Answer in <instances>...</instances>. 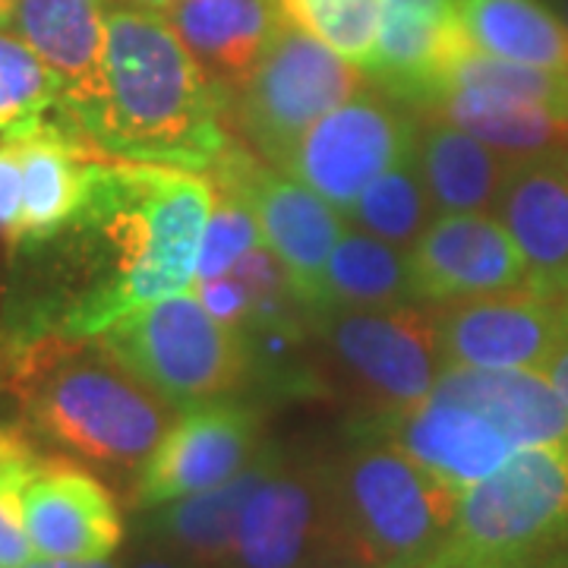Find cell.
<instances>
[{
  "label": "cell",
  "mask_w": 568,
  "mask_h": 568,
  "mask_svg": "<svg viewBox=\"0 0 568 568\" xmlns=\"http://www.w3.org/2000/svg\"><path fill=\"white\" fill-rule=\"evenodd\" d=\"M200 301L203 306L227 328H234V332H244V325L250 323V316H253V297H250V291H246V284L237 278V275H219V278H212V282H200Z\"/></svg>",
  "instance_id": "obj_32"
},
{
  "label": "cell",
  "mask_w": 568,
  "mask_h": 568,
  "mask_svg": "<svg viewBox=\"0 0 568 568\" xmlns=\"http://www.w3.org/2000/svg\"><path fill=\"white\" fill-rule=\"evenodd\" d=\"M420 568H439V566H436V562H433V559H429V562H424V566H420Z\"/></svg>",
  "instance_id": "obj_38"
},
{
  "label": "cell",
  "mask_w": 568,
  "mask_h": 568,
  "mask_svg": "<svg viewBox=\"0 0 568 568\" xmlns=\"http://www.w3.org/2000/svg\"><path fill=\"white\" fill-rule=\"evenodd\" d=\"M190 562H183L181 556H164V552H149L142 556L140 562H133L130 568H186Z\"/></svg>",
  "instance_id": "obj_34"
},
{
  "label": "cell",
  "mask_w": 568,
  "mask_h": 568,
  "mask_svg": "<svg viewBox=\"0 0 568 568\" xmlns=\"http://www.w3.org/2000/svg\"><path fill=\"white\" fill-rule=\"evenodd\" d=\"M10 13H13V0H0V29L10 26Z\"/></svg>",
  "instance_id": "obj_36"
},
{
  "label": "cell",
  "mask_w": 568,
  "mask_h": 568,
  "mask_svg": "<svg viewBox=\"0 0 568 568\" xmlns=\"http://www.w3.org/2000/svg\"><path fill=\"white\" fill-rule=\"evenodd\" d=\"M436 320L443 369H547L549 357L568 332L559 297L530 287L443 304Z\"/></svg>",
  "instance_id": "obj_12"
},
{
  "label": "cell",
  "mask_w": 568,
  "mask_h": 568,
  "mask_svg": "<svg viewBox=\"0 0 568 568\" xmlns=\"http://www.w3.org/2000/svg\"><path fill=\"white\" fill-rule=\"evenodd\" d=\"M458 29L487 58L568 73V29L547 0H458Z\"/></svg>",
  "instance_id": "obj_24"
},
{
  "label": "cell",
  "mask_w": 568,
  "mask_h": 568,
  "mask_svg": "<svg viewBox=\"0 0 568 568\" xmlns=\"http://www.w3.org/2000/svg\"><path fill=\"white\" fill-rule=\"evenodd\" d=\"M361 82L354 63L284 20L256 70L224 99V121L231 136H244L265 164L282 171L294 142L328 111L354 99Z\"/></svg>",
  "instance_id": "obj_7"
},
{
  "label": "cell",
  "mask_w": 568,
  "mask_h": 568,
  "mask_svg": "<svg viewBox=\"0 0 568 568\" xmlns=\"http://www.w3.org/2000/svg\"><path fill=\"white\" fill-rule=\"evenodd\" d=\"M162 13L222 99L244 85L284 22L278 0H174Z\"/></svg>",
  "instance_id": "obj_20"
},
{
  "label": "cell",
  "mask_w": 568,
  "mask_h": 568,
  "mask_svg": "<svg viewBox=\"0 0 568 568\" xmlns=\"http://www.w3.org/2000/svg\"><path fill=\"white\" fill-rule=\"evenodd\" d=\"M205 178L219 193H234L253 209L263 244L282 263L294 297L306 310H316L328 256L345 234L342 212L304 183L272 171L237 142L224 149Z\"/></svg>",
  "instance_id": "obj_9"
},
{
  "label": "cell",
  "mask_w": 568,
  "mask_h": 568,
  "mask_svg": "<svg viewBox=\"0 0 568 568\" xmlns=\"http://www.w3.org/2000/svg\"><path fill=\"white\" fill-rule=\"evenodd\" d=\"M58 108H67L61 80L26 41L0 29V130L44 118Z\"/></svg>",
  "instance_id": "obj_29"
},
{
  "label": "cell",
  "mask_w": 568,
  "mask_h": 568,
  "mask_svg": "<svg viewBox=\"0 0 568 568\" xmlns=\"http://www.w3.org/2000/svg\"><path fill=\"white\" fill-rule=\"evenodd\" d=\"M439 568H568V448H521L462 493Z\"/></svg>",
  "instance_id": "obj_5"
},
{
  "label": "cell",
  "mask_w": 568,
  "mask_h": 568,
  "mask_svg": "<svg viewBox=\"0 0 568 568\" xmlns=\"http://www.w3.org/2000/svg\"><path fill=\"white\" fill-rule=\"evenodd\" d=\"M544 373H547V379L552 383V388L559 392V398L568 405V332L566 338L559 342V347H556V354L549 357V364Z\"/></svg>",
  "instance_id": "obj_33"
},
{
  "label": "cell",
  "mask_w": 568,
  "mask_h": 568,
  "mask_svg": "<svg viewBox=\"0 0 568 568\" xmlns=\"http://www.w3.org/2000/svg\"><path fill=\"white\" fill-rule=\"evenodd\" d=\"M414 155L436 215H458V212L493 215L503 181L511 168L506 155H499L496 149L474 140L462 126L433 111H424V118L417 121Z\"/></svg>",
  "instance_id": "obj_22"
},
{
  "label": "cell",
  "mask_w": 568,
  "mask_h": 568,
  "mask_svg": "<svg viewBox=\"0 0 568 568\" xmlns=\"http://www.w3.org/2000/svg\"><path fill=\"white\" fill-rule=\"evenodd\" d=\"M417 118L386 92L361 89L294 142L282 171L345 215L369 183L414 152Z\"/></svg>",
  "instance_id": "obj_10"
},
{
  "label": "cell",
  "mask_w": 568,
  "mask_h": 568,
  "mask_svg": "<svg viewBox=\"0 0 568 568\" xmlns=\"http://www.w3.org/2000/svg\"><path fill=\"white\" fill-rule=\"evenodd\" d=\"M433 398L474 407L499 426L515 448H568V405L540 369H443Z\"/></svg>",
  "instance_id": "obj_21"
},
{
  "label": "cell",
  "mask_w": 568,
  "mask_h": 568,
  "mask_svg": "<svg viewBox=\"0 0 568 568\" xmlns=\"http://www.w3.org/2000/svg\"><path fill=\"white\" fill-rule=\"evenodd\" d=\"M0 383L39 436L104 467L140 470L181 417L102 338H0Z\"/></svg>",
  "instance_id": "obj_3"
},
{
  "label": "cell",
  "mask_w": 568,
  "mask_h": 568,
  "mask_svg": "<svg viewBox=\"0 0 568 568\" xmlns=\"http://www.w3.org/2000/svg\"><path fill=\"white\" fill-rule=\"evenodd\" d=\"M414 301L458 304L528 287L515 241L489 212L436 215L410 250Z\"/></svg>",
  "instance_id": "obj_14"
},
{
  "label": "cell",
  "mask_w": 568,
  "mask_h": 568,
  "mask_svg": "<svg viewBox=\"0 0 568 568\" xmlns=\"http://www.w3.org/2000/svg\"><path fill=\"white\" fill-rule=\"evenodd\" d=\"M22 521L36 559L95 562L123 544L114 493L70 458H44L22 489Z\"/></svg>",
  "instance_id": "obj_16"
},
{
  "label": "cell",
  "mask_w": 568,
  "mask_h": 568,
  "mask_svg": "<svg viewBox=\"0 0 568 568\" xmlns=\"http://www.w3.org/2000/svg\"><path fill=\"white\" fill-rule=\"evenodd\" d=\"M424 111H433L462 126L474 140L506 155L508 162L566 152L568 145V118L544 108L496 102L470 92H443Z\"/></svg>",
  "instance_id": "obj_26"
},
{
  "label": "cell",
  "mask_w": 568,
  "mask_h": 568,
  "mask_svg": "<svg viewBox=\"0 0 568 568\" xmlns=\"http://www.w3.org/2000/svg\"><path fill=\"white\" fill-rule=\"evenodd\" d=\"M260 244H263V234H260L253 209L241 196L215 190V205H212V215L205 222L200 263H196L200 282H212L219 275H227L250 250H256Z\"/></svg>",
  "instance_id": "obj_31"
},
{
  "label": "cell",
  "mask_w": 568,
  "mask_h": 568,
  "mask_svg": "<svg viewBox=\"0 0 568 568\" xmlns=\"http://www.w3.org/2000/svg\"><path fill=\"white\" fill-rule=\"evenodd\" d=\"M332 544L361 568H420L443 544L462 493L439 484L405 452L364 436L325 467Z\"/></svg>",
  "instance_id": "obj_4"
},
{
  "label": "cell",
  "mask_w": 568,
  "mask_h": 568,
  "mask_svg": "<svg viewBox=\"0 0 568 568\" xmlns=\"http://www.w3.org/2000/svg\"><path fill=\"white\" fill-rule=\"evenodd\" d=\"M369 439H383L455 493L477 487L521 448L480 410L426 395L424 402L369 414Z\"/></svg>",
  "instance_id": "obj_15"
},
{
  "label": "cell",
  "mask_w": 568,
  "mask_h": 568,
  "mask_svg": "<svg viewBox=\"0 0 568 568\" xmlns=\"http://www.w3.org/2000/svg\"><path fill=\"white\" fill-rule=\"evenodd\" d=\"M310 328L376 405L373 414L424 402L443 373L436 320L424 310H310Z\"/></svg>",
  "instance_id": "obj_8"
},
{
  "label": "cell",
  "mask_w": 568,
  "mask_h": 568,
  "mask_svg": "<svg viewBox=\"0 0 568 568\" xmlns=\"http://www.w3.org/2000/svg\"><path fill=\"white\" fill-rule=\"evenodd\" d=\"M278 7L284 20L366 73L379 36V0H278Z\"/></svg>",
  "instance_id": "obj_28"
},
{
  "label": "cell",
  "mask_w": 568,
  "mask_h": 568,
  "mask_svg": "<svg viewBox=\"0 0 568 568\" xmlns=\"http://www.w3.org/2000/svg\"><path fill=\"white\" fill-rule=\"evenodd\" d=\"M263 452V417L237 398L190 407L136 470L133 503L159 508L244 474Z\"/></svg>",
  "instance_id": "obj_11"
},
{
  "label": "cell",
  "mask_w": 568,
  "mask_h": 568,
  "mask_svg": "<svg viewBox=\"0 0 568 568\" xmlns=\"http://www.w3.org/2000/svg\"><path fill=\"white\" fill-rule=\"evenodd\" d=\"M547 7L562 20V26L568 29V0H547Z\"/></svg>",
  "instance_id": "obj_35"
},
{
  "label": "cell",
  "mask_w": 568,
  "mask_h": 568,
  "mask_svg": "<svg viewBox=\"0 0 568 568\" xmlns=\"http://www.w3.org/2000/svg\"><path fill=\"white\" fill-rule=\"evenodd\" d=\"M335 556L325 467L284 465L282 455L241 511L234 568H316Z\"/></svg>",
  "instance_id": "obj_13"
},
{
  "label": "cell",
  "mask_w": 568,
  "mask_h": 568,
  "mask_svg": "<svg viewBox=\"0 0 568 568\" xmlns=\"http://www.w3.org/2000/svg\"><path fill=\"white\" fill-rule=\"evenodd\" d=\"M99 338L142 386L181 414L237 395L250 376L241 332L219 323L190 291L142 306Z\"/></svg>",
  "instance_id": "obj_6"
},
{
  "label": "cell",
  "mask_w": 568,
  "mask_h": 568,
  "mask_svg": "<svg viewBox=\"0 0 568 568\" xmlns=\"http://www.w3.org/2000/svg\"><path fill=\"white\" fill-rule=\"evenodd\" d=\"M7 29L61 80L67 111L85 126L104 85V0H13Z\"/></svg>",
  "instance_id": "obj_19"
},
{
  "label": "cell",
  "mask_w": 568,
  "mask_h": 568,
  "mask_svg": "<svg viewBox=\"0 0 568 568\" xmlns=\"http://www.w3.org/2000/svg\"><path fill=\"white\" fill-rule=\"evenodd\" d=\"M39 458L20 426L0 424V568H26L36 559L22 521V489Z\"/></svg>",
  "instance_id": "obj_30"
},
{
  "label": "cell",
  "mask_w": 568,
  "mask_h": 568,
  "mask_svg": "<svg viewBox=\"0 0 568 568\" xmlns=\"http://www.w3.org/2000/svg\"><path fill=\"white\" fill-rule=\"evenodd\" d=\"M345 215L369 237L386 241L405 253L414 250L429 222L436 219L417 155L410 152L395 168H388L383 178H376Z\"/></svg>",
  "instance_id": "obj_27"
},
{
  "label": "cell",
  "mask_w": 568,
  "mask_h": 568,
  "mask_svg": "<svg viewBox=\"0 0 568 568\" xmlns=\"http://www.w3.org/2000/svg\"><path fill=\"white\" fill-rule=\"evenodd\" d=\"M85 136L111 159L209 171L234 142L222 92L190 58L162 10H108L102 99Z\"/></svg>",
  "instance_id": "obj_2"
},
{
  "label": "cell",
  "mask_w": 568,
  "mask_h": 568,
  "mask_svg": "<svg viewBox=\"0 0 568 568\" xmlns=\"http://www.w3.org/2000/svg\"><path fill=\"white\" fill-rule=\"evenodd\" d=\"M410 301V253L364 231L342 234L325 265L316 310H379Z\"/></svg>",
  "instance_id": "obj_25"
},
{
  "label": "cell",
  "mask_w": 568,
  "mask_h": 568,
  "mask_svg": "<svg viewBox=\"0 0 568 568\" xmlns=\"http://www.w3.org/2000/svg\"><path fill=\"white\" fill-rule=\"evenodd\" d=\"M462 48L458 0H379V36L366 77L395 102L424 111Z\"/></svg>",
  "instance_id": "obj_18"
},
{
  "label": "cell",
  "mask_w": 568,
  "mask_h": 568,
  "mask_svg": "<svg viewBox=\"0 0 568 568\" xmlns=\"http://www.w3.org/2000/svg\"><path fill=\"white\" fill-rule=\"evenodd\" d=\"M212 205L215 190L200 171L104 155L73 222L26 253L44 260V275L0 338H99L123 316L186 291Z\"/></svg>",
  "instance_id": "obj_1"
},
{
  "label": "cell",
  "mask_w": 568,
  "mask_h": 568,
  "mask_svg": "<svg viewBox=\"0 0 568 568\" xmlns=\"http://www.w3.org/2000/svg\"><path fill=\"white\" fill-rule=\"evenodd\" d=\"M562 306H566V313H568V291H566V297H562Z\"/></svg>",
  "instance_id": "obj_39"
},
{
  "label": "cell",
  "mask_w": 568,
  "mask_h": 568,
  "mask_svg": "<svg viewBox=\"0 0 568 568\" xmlns=\"http://www.w3.org/2000/svg\"><path fill=\"white\" fill-rule=\"evenodd\" d=\"M316 568H361V566H351V562H345V566H316Z\"/></svg>",
  "instance_id": "obj_37"
},
{
  "label": "cell",
  "mask_w": 568,
  "mask_h": 568,
  "mask_svg": "<svg viewBox=\"0 0 568 568\" xmlns=\"http://www.w3.org/2000/svg\"><path fill=\"white\" fill-rule=\"evenodd\" d=\"M493 215L515 241L528 287L547 297L568 291V152L511 162Z\"/></svg>",
  "instance_id": "obj_17"
},
{
  "label": "cell",
  "mask_w": 568,
  "mask_h": 568,
  "mask_svg": "<svg viewBox=\"0 0 568 568\" xmlns=\"http://www.w3.org/2000/svg\"><path fill=\"white\" fill-rule=\"evenodd\" d=\"M278 452L263 448L260 458L227 480L222 487L205 489L196 496H186L178 503L159 506V515L152 518V528L171 547L174 556H181L190 566H222L231 562L234 537L241 525V511L250 503V496L265 480V474L275 467Z\"/></svg>",
  "instance_id": "obj_23"
}]
</instances>
